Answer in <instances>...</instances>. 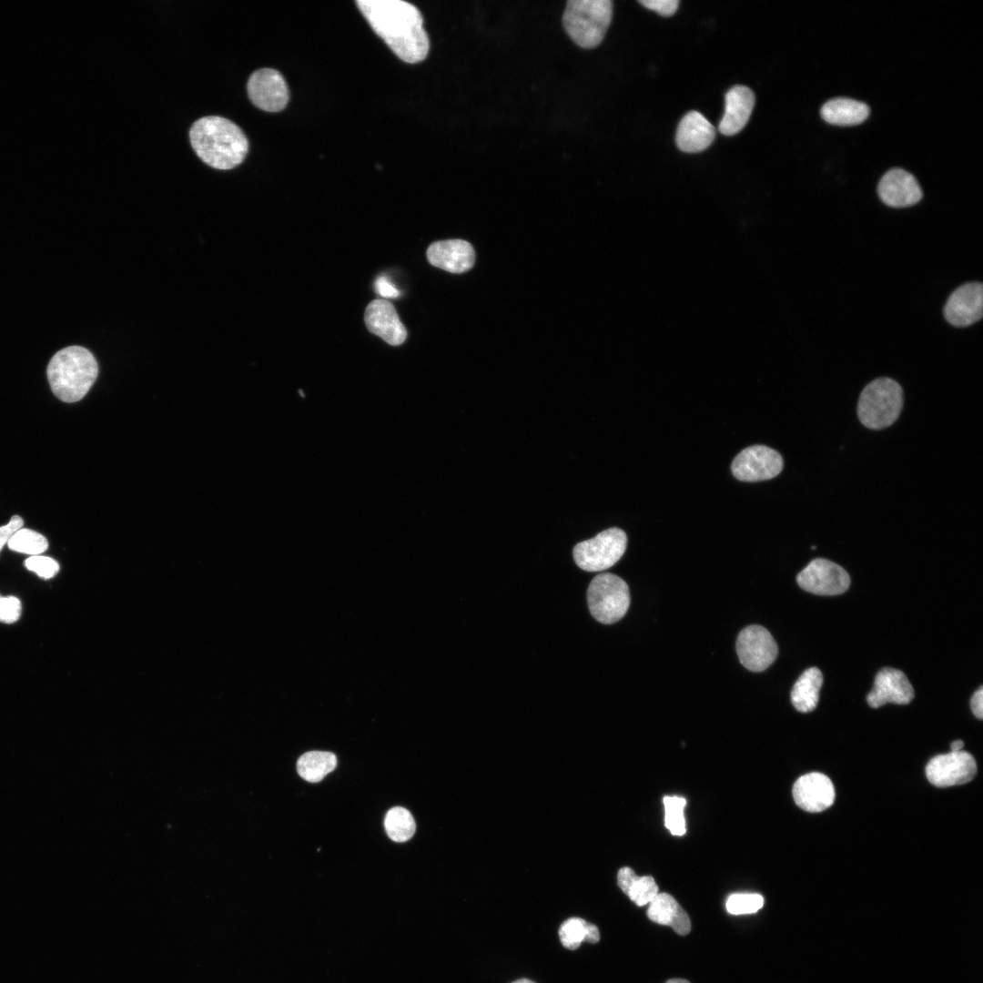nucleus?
Masks as SVG:
<instances>
[{"label": "nucleus", "mask_w": 983, "mask_h": 983, "mask_svg": "<svg viewBox=\"0 0 983 983\" xmlns=\"http://www.w3.org/2000/svg\"><path fill=\"white\" fill-rule=\"evenodd\" d=\"M755 94L747 86H735L725 95V113L718 129L725 136L740 132L747 124L755 106Z\"/></svg>", "instance_id": "6ab92c4d"}, {"label": "nucleus", "mask_w": 983, "mask_h": 983, "mask_svg": "<svg viewBox=\"0 0 983 983\" xmlns=\"http://www.w3.org/2000/svg\"><path fill=\"white\" fill-rule=\"evenodd\" d=\"M47 379L54 394L65 402H76L88 392L98 374L94 355L81 346H69L50 360Z\"/></svg>", "instance_id": "7ed1b4c3"}, {"label": "nucleus", "mask_w": 983, "mask_h": 983, "mask_svg": "<svg viewBox=\"0 0 983 983\" xmlns=\"http://www.w3.org/2000/svg\"><path fill=\"white\" fill-rule=\"evenodd\" d=\"M358 8L374 32L402 61L424 60L430 41L419 9L402 0H358Z\"/></svg>", "instance_id": "f257e3e1"}, {"label": "nucleus", "mask_w": 983, "mask_h": 983, "mask_svg": "<svg viewBox=\"0 0 983 983\" xmlns=\"http://www.w3.org/2000/svg\"><path fill=\"white\" fill-rule=\"evenodd\" d=\"M375 290L383 299H394L400 296V291L385 276L377 278L375 280Z\"/></svg>", "instance_id": "f704fd0d"}, {"label": "nucleus", "mask_w": 983, "mask_h": 983, "mask_svg": "<svg viewBox=\"0 0 983 983\" xmlns=\"http://www.w3.org/2000/svg\"><path fill=\"white\" fill-rule=\"evenodd\" d=\"M587 602L591 614L600 623L611 624L622 619L630 605L626 583L613 573L596 575L588 587Z\"/></svg>", "instance_id": "423d86ee"}, {"label": "nucleus", "mask_w": 983, "mask_h": 983, "mask_svg": "<svg viewBox=\"0 0 983 983\" xmlns=\"http://www.w3.org/2000/svg\"><path fill=\"white\" fill-rule=\"evenodd\" d=\"M7 546L12 551L33 556L44 552L48 547V542L41 533L21 528L12 535Z\"/></svg>", "instance_id": "cd10ccee"}, {"label": "nucleus", "mask_w": 983, "mask_h": 983, "mask_svg": "<svg viewBox=\"0 0 983 983\" xmlns=\"http://www.w3.org/2000/svg\"><path fill=\"white\" fill-rule=\"evenodd\" d=\"M782 456L765 445H753L743 450L733 461V475L743 481H759L777 476L783 470Z\"/></svg>", "instance_id": "1a4fd4ad"}, {"label": "nucleus", "mask_w": 983, "mask_h": 983, "mask_svg": "<svg viewBox=\"0 0 983 983\" xmlns=\"http://www.w3.org/2000/svg\"><path fill=\"white\" fill-rule=\"evenodd\" d=\"M639 3L664 16L674 15L679 5L678 0H642Z\"/></svg>", "instance_id": "473e14b6"}, {"label": "nucleus", "mask_w": 983, "mask_h": 983, "mask_svg": "<svg viewBox=\"0 0 983 983\" xmlns=\"http://www.w3.org/2000/svg\"><path fill=\"white\" fill-rule=\"evenodd\" d=\"M798 585L818 595H837L850 584L847 572L840 565L823 558L811 561L796 576Z\"/></svg>", "instance_id": "9d476101"}, {"label": "nucleus", "mask_w": 983, "mask_h": 983, "mask_svg": "<svg viewBox=\"0 0 983 983\" xmlns=\"http://www.w3.org/2000/svg\"><path fill=\"white\" fill-rule=\"evenodd\" d=\"M947 321L955 327H967L983 315V286L968 282L959 286L948 297L943 309Z\"/></svg>", "instance_id": "ddd939ff"}, {"label": "nucleus", "mask_w": 983, "mask_h": 983, "mask_svg": "<svg viewBox=\"0 0 983 983\" xmlns=\"http://www.w3.org/2000/svg\"><path fill=\"white\" fill-rule=\"evenodd\" d=\"M24 521L18 515L12 516L7 524L0 527V551L7 544L12 535L19 529L23 528Z\"/></svg>", "instance_id": "72a5a7b5"}, {"label": "nucleus", "mask_w": 983, "mask_h": 983, "mask_svg": "<svg viewBox=\"0 0 983 983\" xmlns=\"http://www.w3.org/2000/svg\"><path fill=\"white\" fill-rule=\"evenodd\" d=\"M972 713L978 719L983 718V687L980 686L972 695L970 700Z\"/></svg>", "instance_id": "c9c22d12"}, {"label": "nucleus", "mask_w": 983, "mask_h": 983, "mask_svg": "<svg viewBox=\"0 0 983 983\" xmlns=\"http://www.w3.org/2000/svg\"><path fill=\"white\" fill-rule=\"evenodd\" d=\"M21 602L15 596H2L0 594V622L13 623L21 615Z\"/></svg>", "instance_id": "2f4dec72"}, {"label": "nucleus", "mask_w": 983, "mask_h": 983, "mask_svg": "<svg viewBox=\"0 0 983 983\" xmlns=\"http://www.w3.org/2000/svg\"><path fill=\"white\" fill-rule=\"evenodd\" d=\"M665 983H690V982L685 980V979H683V978H673V979H670V980L666 981Z\"/></svg>", "instance_id": "4c0bfd02"}, {"label": "nucleus", "mask_w": 983, "mask_h": 983, "mask_svg": "<svg viewBox=\"0 0 983 983\" xmlns=\"http://www.w3.org/2000/svg\"><path fill=\"white\" fill-rule=\"evenodd\" d=\"M617 883L622 891L639 907L649 904L658 894V886L652 877H638L628 866L618 871Z\"/></svg>", "instance_id": "b1692460"}, {"label": "nucleus", "mask_w": 983, "mask_h": 983, "mask_svg": "<svg viewBox=\"0 0 983 983\" xmlns=\"http://www.w3.org/2000/svg\"><path fill=\"white\" fill-rule=\"evenodd\" d=\"M764 905V898L759 894L737 893L731 895L725 903L726 910L732 915L752 914Z\"/></svg>", "instance_id": "c756f323"}, {"label": "nucleus", "mask_w": 983, "mask_h": 983, "mask_svg": "<svg viewBox=\"0 0 983 983\" xmlns=\"http://www.w3.org/2000/svg\"><path fill=\"white\" fill-rule=\"evenodd\" d=\"M913 698L914 689L906 674L898 669L885 667L877 674L866 701L871 707L877 708L887 703L907 704Z\"/></svg>", "instance_id": "4468645a"}, {"label": "nucleus", "mask_w": 983, "mask_h": 983, "mask_svg": "<svg viewBox=\"0 0 983 983\" xmlns=\"http://www.w3.org/2000/svg\"><path fill=\"white\" fill-rule=\"evenodd\" d=\"M976 773L974 757L964 751L936 755L926 767L927 778L937 787L966 784L973 779Z\"/></svg>", "instance_id": "9b49d317"}, {"label": "nucleus", "mask_w": 983, "mask_h": 983, "mask_svg": "<svg viewBox=\"0 0 983 983\" xmlns=\"http://www.w3.org/2000/svg\"><path fill=\"white\" fill-rule=\"evenodd\" d=\"M714 137V127L701 113L690 111L678 125L675 141L681 151L697 153L706 149Z\"/></svg>", "instance_id": "aec40b11"}, {"label": "nucleus", "mask_w": 983, "mask_h": 983, "mask_svg": "<svg viewBox=\"0 0 983 983\" xmlns=\"http://www.w3.org/2000/svg\"><path fill=\"white\" fill-rule=\"evenodd\" d=\"M647 917L654 923L671 927L678 935H687L691 921L685 910L667 893L657 894L649 903Z\"/></svg>", "instance_id": "412c9836"}, {"label": "nucleus", "mask_w": 983, "mask_h": 983, "mask_svg": "<svg viewBox=\"0 0 983 983\" xmlns=\"http://www.w3.org/2000/svg\"><path fill=\"white\" fill-rule=\"evenodd\" d=\"M736 652L740 663L752 672L767 669L778 654L777 644L772 634L763 626L754 624L744 628L736 640Z\"/></svg>", "instance_id": "6e6552de"}, {"label": "nucleus", "mask_w": 983, "mask_h": 983, "mask_svg": "<svg viewBox=\"0 0 983 983\" xmlns=\"http://www.w3.org/2000/svg\"><path fill=\"white\" fill-rule=\"evenodd\" d=\"M823 684V674L816 667L804 671L795 683L791 692L794 707L801 713L813 711L818 703L819 691Z\"/></svg>", "instance_id": "5701e85b"}, {"label": "nucleus", "mask_w": 983, "mask_h": 983, "mask_svg": "<svg viewBox=\"0 0 983 983\" xmlns=\"http://www.w3.org/2000/svg\"><path fill=\"white\" fill-rule=\"evenodd\" d=\"M512 983H535V982L532 981L531 979H528V978H520V979H517V980H515V981H513Z\"/></svg>", "instance_id": "58836bf2"}, {"label": "nucleus", "mask_w": 983, "mask_h": 983, "mask_svg": "<svg viewBox=\"0 0 983 983\" xmlns=\"http://www.w3.org/2000/svg\"><path fill=\"white\" fill-rule=\"evenodd\" d=\"M877 193L886 205L898 208L918 203L923 196L917 179L901 168L890 169L882 177Z\"/></svg>", "instance_id": "f3484780"}, {"label": "nucleus", "mask_w": 983, "mask_h": 983, "mask_svg": "<svg viewBox=\"0 0 983 983\" xmlns=\"http://www.w3.org/2000/svg\"><path fill=\"white\" fill-rule=\"evenodd\" d=\"M559 937L562 946L568 949H577L582 942L597 943L600 939L598 927L580 917L565 920L559 928Z\"/></svg>", "instance_id": "a878e982"}, {"label": "nucleus", "mask_w": 983, "mask_h": 983, "mask_svg": "<svg viewBox=\"0 0 983 983\" xmlns=\"http://www.w3.org/2000/svg\"><path fill=\"white\" fill-rule=\"evenodd\" d=\"M426 255L431 265L451 273H463L471 269L475 262L473 247L462 239L433 242Z\"/></svg>", "instance_id": "a211bd4d"}, {"label": "nucleus", "mask_w": 983, "mask_h": 983, "mask_svg": "<svg viewBox=\"0 0 983 983\" xmlns=\"http://www.w3.org/2000/svg\"><path fill=\"white\" fill-rule=\"evenodd\" d=\"M627 536L619 528H610L573 548L576 564L587 572L606 570L615 564L626 550Z\"/></svg>", "instance_id": "0eeeda50"}, {"label": "nucleus", "mask_w": 983, "mask_h": 983, "mask_svg": "<svg viewBox=\"0 0 983 983\" xmlns=\"http://www.w3.org/2000/svg\"><path fill=\"white\" fill-rule=\"evenodd\" d=\"M663 802L665 812V827L674 836L684 835L686 828L684 808L686 805V800L680 796H664Z\"/></svg>", "instance_id": "c85d7f7f"}, {"label": "nucleus", "mask_w": 983, "mask_h": 983, "mask_svg": "<svg viewBox=\"0 0 983 983\" xmlns=\"http://www.w3.org/2000/svg\"><path fill=\"white\" fill-rule=\"evenodd\" d=\"M189 139L198 157L218 169L238 166L248 150V138L240 127L218 116L203 117L194 122Z\"/></svg>", "instance_id": "f03ea898"}, {"label": "nucleus", "mask_w": 983, "mask_h": 983, "mask_svg": "<svg viewBox=\"0 0 983 983\" xmlns=\"http://www.w3.org/2000/svg\"><path fill=\"white\" fill-rule=\"evenodd\" d=\"M364 320L371 333L390 345H400L407 338V330L394 306L384 299H377L369 303L365 309Z\"/></svg>", "instance_id": "2eb2a0df"}, {"label": "nucleus", "mask_w": 983, "mask_h": 983, "mask_svg": "<svg viewBox=\"0 0 983 983\" xmlns=\"http://www.w3.org/2000/svg\"><path fill=\"white\" fill-rule=\"evenodd\" d=\"M869 112L868 106L861 101L837 97L824 104L821 117L832 125L854 126L865 121Z\"/></svg>", "instance_id": "4be33fe9"}, {"label": "nucleus", "mask_w": 983, "mask_h": 983, "mask_svg": "<svg viewBox=\"0 0 983 983\" xmlns=\"http://www.w3.org/2000/svg\"><path fill=\"white\" fill-rule=\"evenodd\" d=\"M25 565L29 571L44 579L54 577L59 571V565L54 559L41 555L29 557L25 560Z\"/></svg>", "instance_id": "7c9ffc66"}, {"label": "nucleus", "mask_w": 983, "mask_h": 983, "mask_svg": "<svg viewBox=\"0 0 983 983\" xmlns=\"http://www.w3.org/2000/svg\"><path fill=\"white\" fill-rule=\"evenodd\" d=\"M247 90L253 105L267 112H279L289 102L288 85L283 76L272 68L253 72L248 80Z\"/></svg>", "instance_id": "f8f14e48"}, {"label": "nucleus", "mask_w": 983, "mask_h": 983, "mask_svg": "<svg viewBox=\"0 0 983 983\" xmlns=\"http://www.w3.org/2000/svg\"><path fill=\"white\" fill-rule=\"evenodd\" d=\"M337 765V757L331 752L309 751L303 754L297 762L299 775L308 782L317 783L333 771Z\"/></svg>", "instance_id": "393cba45"}, {"label": "nucleus", "mask_w": 983, "mask_h": 983, "mask_svg": "<svg viewBox=\"0 0 983 983\" xmlns=\"http://www.w3.org/2000/svg\"><path fill=\"white\" fill-rule=\"evenodd\" d=\"M902 407L901 386L890 378H877L862 390L857 403V415L866 428L880 430L897 421Z\"/></svg>", "instance_id": "39448f33"}, {"label": "nucleus", "mask_w": 983, "mask_h": 983, "mask_svg": "<svg viewBox=\"0 0 983 983\" xmlns=\"http://www.w3.org/2000/svg\"><path fill=\"white\" fill-rule=\"evenodd\" d=\"M610 0H570L562 15V25L570 38L585 49L599 46L611 24Z\"/></svg>", "instance_id": "20e7f679"}, {"label": "nucleus", "mask_w": 983, "mask_h": 983, "mask_svg": "<svg viewBox=\"0 0 983 983\" xmlns=\"http://www.w3.org/2000/svg\"><path fill=\"white\" fill-rule=\"evenodd\" d=\"M384 826L389 837L395 842H405L415 833L416 825L410 812L404 807L390 808L384 819Z\"/></svg>", "instance_id": "bb28decb"}, {"label": "nucleus", "mask_w": 983, "mask_h": 983, "mask_svg": "<svg viewBox=\"0 0 983 983\" xmlns=\"http://www.w3.org/2000/svg\"><path fill=\"white\" fill-rule=\"evenodd\" d=\"M796 804L805 811L821 812L835 800L832 781L824 774L812 772L800 776L793 786Z\"/></svg>", "instance_id": "dca6fc26"}, {"label": "nucleus", "mask_w": 983, "mask_h": 983, "mask_svg": "<svg viewBox=\"0 0 983 983\" xmlns=\"http://www.w3.org/2000/svg\"><path fill=\"white\" fill-rule=\"evenodd\" d=\"M963 746L964 743L961 740L954 741L950 745L952 752L962 751Z\"/></svg>", "instance_id": "e433bc0d"}]
</instances>
